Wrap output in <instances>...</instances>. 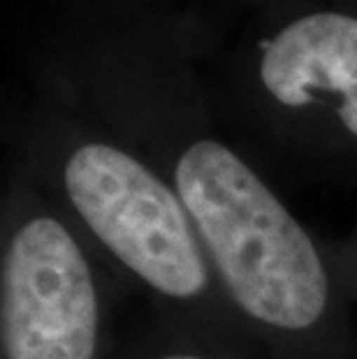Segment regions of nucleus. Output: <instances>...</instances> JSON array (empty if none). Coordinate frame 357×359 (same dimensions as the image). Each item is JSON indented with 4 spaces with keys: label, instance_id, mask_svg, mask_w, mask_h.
Wrapping results in <instances>:
<instances>
[{
    "label": "nucleus",
    "instance_id": "5",
    "mask_svg": "<svg viewBox=\"0 0 357 359\" xmlns=\"http://www.w3.org/2000/svg\"><path fill=\"white\" fill-rule=\"evenodd\" d=\"M151 359H214L204 353H195V350H170V353H161Z\"/></svg>",
    "mask_w": 357,
    "mask_h": 359
},
{
    "label": "nucleus",
    "instance_id": "2",
    "mask_svg": "<svg viewBox=\"0 0 357 359\" xmlns=\"http://www.w3.org/2000/svg\"><path fill=\"white\" fill-rule=\"evenodd\" d=\"M63 190L100 246L158 297L202 299L211 264L174 186L107 142L77 147L63 167Z\"/></svg>",
    "mask_w": 357,
    "mask_h": 359
},
{
    "label": "nucleus",
    "instance_id": "3",
    "mask_svg": "<svg viewBox=\"0 0 357 359\" xmlns=\"http://www.w3.org/2000/svg\"><path fill=\"white\" fill-rule=\"evenodd\" d=\"M0 313L5 359H97V283L79 239L54 213L26 216L7 236Z\"/></svg>",
    "mask_w": 357,
    "mask_h": 359
},
{
    "label": "nucleus",
    "instance_id": "1",
    "mask_svg": "<svg viewBox=\"0 0 357 359\" xmlns=\"http://www.w3.org/2000/svg\"><path fill=\"white\" fill-rule=\"evenodd\" d=\"M172 186L211 271L248 320L283 336L323 323L332 302L325 259L253 167L225 144L197 140L181 151Z\"/></svg>",
    "mask_w": 357,
    "mask_h": 359
},
{
    "label": "nucleus",
    "instance_id": "4",
    "mask_svg": "<svg viewBox=\"0 0 357 359\" xmlns=\"http://www.w3.org/2000/svg\"><path fill=\"white\" fill-rule=\"evenodd\" d=\"M260 81L290 109L328 107L357 140V19L316 12L292 21L264 47Z\"/></svg>",
    "mask_w": 357,
    "mask_h": 359
}]
</instances>
